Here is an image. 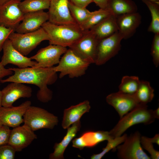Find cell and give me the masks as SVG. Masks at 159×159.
<instances>
[{"mask_svg": "<svg viewBox=\"0 0 159 159\" xmlns=\"http://www.w3.org/2000/svg\"><path fill=\"white\" fill-rule=\"evenodd\" d=\"M53 67L9 68L14 74L0 82L2 83L15 82L35 85L39 88L37 94V99L42 102H47L52 97V92L47 86L54 83L57 79V72Z\"/></svg>", "mask_w": 159, "mask_h": 159, "instance_id": "obj_1", "label": "cell"}, {"mask_svg": "<svg viewBox=\"0 0 159 159\" xmlns=\"http://www.w3.org/2000/svg\"><path fill=\"white\" fill-rule=\"evenodd\" d=\"M47 34L49 44L69 48L80 39L87 31L77 24H56L49 21L42 26Z\"/></svg>", "mask_w": 159, "mask_h": 159, "instance_id": "obj_2", "label": "cell"}, {"mask_svg": "<svg viewBox=\"0 0 159 159\" xmlns=\"http://www.w3.org/2000/svg\"><path fill=\"white\" fill-rule=\"evenodd\" d=\"M153 110L149 109L147 105L140 104L138 106L124 115L109 132L113 138L120 136L128 129L136 124L149 125L155 120Z\"/></svg>", "mask_w": 159, "mask_h": 159, "instance_id": "obj_3", "label": "cell"}, {"mask_svg": "<svg viewBox=\"0 0 159 159\" xmlns=\"http://www.w3.org/2000/svg\"><path fill=\"white\" fill-rule=\"evenodd\" d=\"M58 64L53 66V69L57 72H60L59 77L62 78L67 75L70 78L81 77L85 74L90 64L69 48L63 54Z\"/></svg>", "mask_w": 159, "mask_h": 159, "instance_id": "obj_4", "label": "cell"}, {"mask_svg": "<svg viewBox=\"0 0 159 159\" xmlns=\"http://www.w3.org/2000/svg\"><path fill=\"white\" fill-rule=\"evenodd\" d=\"M9 39L13 46L23 55L26 56L42 42L49 40V37L42 27L38 30L25 33L13 32Z\"/></svg>", "mask_w": 159, "mask_h": 159, "instance_id": "obj_5", "label": "cell"}, {"mask_svg": "<svg viewBox=\"0 0 159 159\" xmlns=\"http://www.w3.org/2000/svg\"><path fill=\"white\" fill-rule=\"evenodd\" d=\"M24 124L34 131L40 129H52L58 122L57 117L42 108L30 106L23 116Z\"/></svg>", "mask_w": 159, "mask_h": 159, "instance_id": "obj_6", "label": "cell"}, {"mask_svg": "<svg viewBox=\"0 0 159 159\" xmlns=\"http://www.w3.org/2000/svg\"><path fill=\"white\" fill-rule=\"evenodd\" d=\"M99 40L90 31L69 48L90 64L95 63Z\"/></svg>", "mask_w": 159, "mask_h": 159, "instance_id": "obj_7", "label": "cell"}, {"mask_svg": "<svg viewBox=\"0 0 159 159\" xmlns=\"http://www.w3.org/2000/svg\"><path fill=\"white\" fill-rule=\"evenodd\" d=\"M141 135L138 131L127 136L123 144L116 148L117 156L121 159H150L140 143Z\"/></svg>", "mask_w": 159, "mask_h": 159, "instance_id": "obj_8", "label": "cell"}, {"mask_svg": "<svg viewBox=\"0 0 159 159\" xmlns=\"http://www.w3.org/2000/svg\"><path fill=\"white\" fill-rule=\"evenodd\" d=\"M122 39V36L118 31L99 41L95 64L99 66L103 64L117 54L120 49Z\"/></svg>", "mask_w": 159, "mask_h": 159, "instance_id": "obj_9", "label": "cell"}, {"mask_svg": "<svg viewBox=\"0 0 159 159\" xmlns=\"http://www.w3.org/2000/svg\"><path fill=\"white\" fill-rule=\"evenodd\" d=\"M67 47L58 45L49 44L39 50L30 58L37 62L35 67H48L58 64L61 56L67 51Z\"/></svg>", "mask_w": 159, "mask_h": 159, "instance_id": "obj_10", "label": "cell"}, {"mask_svg": "<svg viewBox=\"0 0 159 159\" xmlns=\"http://www.w3.org/2000/svg\"><path fill=\"white\" fill-rule=\"evenodd\" d=\"M20 1L21 0H10L0 5V25L15 31L24 14L19 6Z\"/></svg>", "mask_w": 159, "mask_h": 159, "instance_id": "obj_11", "label": "cell"}, {"mask_svg": "<svg viewBox=\"0 0 159 159\" xmlns=\"http://www.w3.org/2000/svg\"><path fill=\"white\" fill-rule=\"evenodd\" d=\"M69 0L50 1L48 13V21L56 24H77L72 16L68 6Z\"/></svg>", "mask_w": 159, "mask_h": 159, "instance_id": "obj_12", "label": "cell"}, {"mask_svg": "<svg viewBox=\"0 0 159 159\" xmlns=\"http://www.w3.org/2000/svg\"><path fill=\"white\" fill-rule=\"evenodd\" d=\"M3 55L0 62L5 66L8 64H12L20 68L34 67L37 62L30 58L25 56L16 49L11 42L7 39L3 47Z\"/></svg>", "mask_w": 159, "mask_h": 159, "instance_id": "obj_13", "label": "cell"}, {"mask_svg": "<svg viewBox=\"0 0 159 159\" xmlns=\"http://www.w3.org/2000/svg\"><path fill=\"white\" fill-rule=\"evenodd\" d=\"M2 106H13L14 102L21 98H29L32 95V88L24 84L11 82L1 90Z\"/></svg>", "mask_w": 159, "mask_h": 159, "instance_id": "obj_14", "label": "cell"}, {"mask_svg": "<svg viewBox=\"0 0 159 159\" xmlns=\"http://www.w3.org/2000/svg\"><path fill=\"white\" fill-rule=\"evenodd\" d=\"M30 101L27 100L16 107H0V122L2 125L14 128L23 122V116L30 106Z\"/></svg>", "mask_w": 159, "mask_h": 159, "instance_id": "obj_15", "label": "cell"}, {"mask_svg": "<svg viewBox=\"0 0 159 159\" xmlns=\"http://www.w3.org/2000/svg\"><path fill=\"white\" fill-rule=\"evenodd\" d=\"M106 100L108 104L115 108L120 118L140 104L134 95L126 94L119 91L109 95L106 97Z\"/></svg>", "mask_w": 159, "mask_h": 159, "instance_id": "obj_16", "label": "cell"}, {"mask_svg": "<svg viewBox=\"0 0 159 159\" xmlns=\"http://www.w3.org/2000/svg\"><path fill=\"white\" fill-rule=\"evenodd\" d=\"M13 128L11 130L8 144L16 152L22 151L37 138L34 131L25 125Z\"/></svg>", "mask_w": 159, "mask_h": 159, "instance_id": "obj_17", "label": "cell"}, {"mask_svg": "<svg viewBox=\"0 0 159 159\" xmlns=\"http://www.w3.org/2000/svg\"><path fill=\"white\" fill-rule=\"evenodd\" d=\"M48 12L43 10L24 14L23 19L15 30L19 33H25L36 31L48 21Z\"/></svg>", "mask_w": 159, "mask_h": 159, "instance_id": "obj_18", "label": "cell"}, {"mask_svg": "<svg viewBox=\"0 0 159 159\" xmlns=\"http://www.w3.org/2000/svg\"><path fill=\"white\" fill-rule=\"evenodd\" d=\"M141 20V16L137 12L117 16L118 32L123 39H127L134 34Z\"/></svg>", "mask_w": 159, "mask_h": 159, "instance_id": "obj_19", "label": "cell"}, {"mask_svg": "<svg viewBox=\"0 0 159 159\" xmlns=\"http://www.w3.org/2000/svg\"><path fill=\"white\" fill-rule=\"evenodd\" d=\"M90 108L89 102L86 100L65 109L62 123L63 128H67L71 125L80 121L82 115L89 112Z\"/></svg>", "mask_w": 159, "mask_h": 159, "instance_id": "obj_20", "label": "cell"}, {"mask_svg": "<svg viewBox=\"0 0 159 159\" xmlns=\"http://www.w3.org/2000/svg\"><path fill=\"white\" fill-rule=\"evenodd\" d=\"M99 40L109 37L118 31L117 16L112 14L89 30Z\"/></svg>", "mask_w": 159, "mask_h": 159, "instance_id": "obj_21", "label": "cell"}, {"mask_svg": "<svg viewBox=\"0 0 159 159\" xmlns=\"http://www.w3.org/2000/svg\"><path fill=\"white\" fill-rule=\"evenodd\" d=\"M81 127L80 120L72 124L71 127L67 128L66 135L59 143H56L54 147V151L49 156L50 159H64V152L71 141L75 136Z\"/></svg>", "mask_w": 159, "mask_h": 159, "instance_id": "obj_22", "label": "cell"}, {"mask_svg": "<svg viewBox=\"0 0 159 159\" xmlns=\"http://www.w3.org/2000/svg\"><path fill=\"white\" fill-rule=\"evenodd\" d=\"M107 8L117 16L137 12L138 8L132 0H108Z\"/></svg>", "mask_w": 159, "mask_h": 159, "instance_id": "obj_23", "label": "cell"}, {"mask_svg": "<svg viewBox=\"0 0 159 159\" xmlns=\"http://www.w3.org/2000/svg\"><path fill=\"white\" fill-rule=\"evenodd\" d=\"M154 92V90L149 82L140 80L137 90L134 95L140 104L146 105L153 100Z\"/></svg>", "mask_w": 159, "mask_h": 159, "instance_id": "obj_24", "label": "cell"}, {"mask_svg": "<svg viewBox=\"0 0 159 159\" xmlns=\"http://www.w3.org/2000/svg\"><path fill=\"white\" fill-rule=\"evenodd\" d=\"M112 14H113L111 11L108 8L100 9L92 12L87 19L80 26L83 31H89L92 27Z\"/></svg>", "mask_w": 159, "mask_h": 159, "instance_id": "obj_25", "label": "cell"}, {"mask_svg": "<svg viewBox=\"0 0 159 159\" xmlns=\"http://www.w3.org/2000/svg\"><path fill=\"white\" fill-rule=\"evenodd\" d=\"M86 147H92L100 143L112 138L109 132L103 131H89L84 133L81 136Z\"/></svg>", "mask_w": 159, "mask_h": 159, "instance_id": "obj_26", "label": "cell"}, {"mask_svg": "<svg viewBox=\"0 0 159 159\" xmlns=\"http://www.w3.org/2000/svg\"><path fill=\"white\" fill-rule=\"evenodd\" d=\"M50 1L49 0H24L20 1L19 7L24 14L48 9Z\"/></svg>", "mask_w": 159, "mask_h": 159, "instance_id": "obj_27", "label": "cell"}, {"mask_svg": "<svg viewBox=\"0 0 159 159\" xmlns=\"http://www.w3.org/2000/svg\"><path fill=\"white\" fill-rule=\"evenodd\" d=\"M140 82V80L137 76H124L122 77L119 86V92L134 95L137 90Z\"/></svg>", "mask_w": 159, "mask_h": 159, "instance_id": "obj_28", "label": "cell"}, {"mask_svg": "<svg viewBox=\"0 0 159 159\" xmlns=\"http://www.w3.org/2000/svg\"><path fill=\"white\" fill-rule=\"evenodd\" d=\"M150 11L151 21L148 29L149 32L159 34V3L154 2L148 0H142Z\"/></svg>", "mask_w": 159, "mask_h": 159, "instance_id": "obj_29", "label": "cell"}, {"mask_svg": "<svg viewBox=\"0 0 159 159\" xmlns=\"http://www.w3.org/2000/svg\"><path fill=\"white\" fill-rule=\"evenodd\" d=\"M68 6L72 16L80 26L85 21L92 12L86 8H80L75 6L69 0Z\"/></svg>", "mask_w": 159, "mask_h": 159, "instance_id": "obj_30", "label": "cell"}, {"mask_svg": "<svg viewBox=\"0 0 159 159\" xmlns=\"http://www.w3.org/2000/svg\"><path fill=\"white\" fill-rule=\"evenodd\" d=\"M127 135L125 134L122 136L111 138L107 141V143L106 147L102 149V151L100 153L94 154L91 157L92 159H100L111 150L116 148L117 147L125 140Z\"/></svg>", "mask_w": 159, "mask_h": 159, "instance_id": "obj_31", "label": "cell"}, {"mask_svg": "<svg viewBox=\"0 0 159 159\" xmlns=\"http://www.w3.org/2000/svg\"><path fill=\"white\" fill-rule=\"evenodd\" d=\"M140 143L142 148L147 151L150 154V158H159V152L154 148L153 143L149 140L148 137L144 136H141Z\"/></svg>", "mask_w": 159, "mask_h": 159, "instance_id": "obj_32", "label": "cell"}, {"mask_svg": "<svg viewBox=\"0 0 159 159\" xmlns=\"http://www.w3.org/2000/svg\"><path fill=\"white\" fill-rule=\"evenodd\" d=\"M151 55L153 61L156 67L159 64V34H155L151 48Z\"/></svg>", "mask_w": 159, "mask_h": 159, "instance_id": "obj_33", "label": "cell"}, {"mask_svg": "<svg viewBox=\"0 0 159 159\" xmlns=\"http://www.w3.org/2000/svg\"><path fill=\"white\" fill-rule=\"evenodd\" d=\"M16 151L11 145L0 146V159H14Z\"/></svg>", "mask_w": 159, "mask_h": 159, "instance_id": "obj_34", "label": "cell"}, {"mask_svg": "<svg viewBox=\"0 0 159 159\" xmlns=\"http://www.w3.org/2000/svg\"><path fill=\"white\" fill-rule=\"evenodd\" d=\"M13 32H15L14 29L0 25V53L2 50L5 42L9 39L10 34Z\"/></svg>", "mask_w": 159, "mask_h": 159, "instance_id": "obj_35", "label": "cell"}, {"mask_svg": "<svg viewBox=\"0 0 159 159\" xmlns=\"http://www.w3.org/2000/svg\"><path fill=\"white\" fill-rule=\"evenodd\" d=\"M11 130L7 125L0 126V146L8 144Z\"/></svg>", "mask_w": 159, "mask_h": 159, "instance_id": "obj_36", "label": "cell"}, {"mask_svg": "<svg viewBox=\"0 0 159 159\" xmlns=\"http://www.w3.org/2000/svg\"><path fill=\"white\" fill-rule=\"evenodd\" d=\"M72 146L82 150L86 147L85 144L81 136L74 138L72 141Z\"/></svg>", "mask_w": 159, "mask_h": 159, "instance_id": "obj_37", "label": "cell"}, {"mask_svg": "<svg viewBox=\"0 0 159 159\" xmlns=\"http://www.w3.org/2000/svg\"><path fill=\"white\" fill-rule=\"evenodd\" d=\"M70 1L75 6L82 8H86L93 2L92 0H70Z\"/></svg>", "mask_w": 159, "mask_h": 159, "instance_id": "obj_38", "label": "cell"}, {"mask_svg": "<svg viewBox=\"0 0 159 159\" xmlns=\"http://www.w3.org/2000/svg\"><path fill=\"white\" fill-rule=\"evenodd\" d=\"M13 73V71L9 68H5L0 62V80L5 77L11 75Z\"/></svg>", "mask_w": 159, "mask_h": 159, "instance_id": "obj_39", "label": "cell"}, {"mask_svg": "<svg viewBox=\"0 0 159 159\" xmlns=\"http://www.w3.org/2000/svg\"><path fill=\"white\" fill-rule=\"evenodd\" d=\"M100 9H105L107 8L108 0H92Z\"/></svg>", "mask_w": 159, "mask_h": 159, "instance_id": "obj_40", "label": "cell"}, {"mask_svg": "<svg viewBox=\"0 0 159 159\" xmlns=\"http://www.w3.org/2000/svg\"><path fill=\"white\" fill-rule=\"evenodd\" d=\"M148 139L152 143H155L159 145V134H157L153 137L150 138H148Z\"/></svg>", "mask_w": 159, "mask_h": 159, "instance_id": "obj_41", "label": "cell"}, {"mask_svg": "<svg viewBox=\"0 0 159 159\" xmlns=\"http://www.w3.org/2000/svg\"><path fill=\"white\" fill-rule=\"evenodd\" d=\"M154 116L155 119L159 118V108L158 107L156 110H153Z\"/></svg>", "mask_w": 159, "mask_h": 159, "instance_id": "obj_42", "label": "cell"}, {"mask_svg": "<svg viewBox=\"0 0 159 159\" xmlns=\"http://www.w3.org/2000/svg\"><path fill=\"white\" fill-rule=\"evenodd\" d=\"M10 0H0V5H2Z\"/></svg>", "mask_w": 159, "mask_h": 159, "instance_id": "obj_43", "label": "cell"}, {"mask_svg": "<svg viewBox=\"0 0 159 159\" xmlns=\"http://www.w3.org/2000/svg\"><path fill=\"white\" fill-rule=\"evenodd\" d=\"M1 101H2L1 92V90L0 89V107L2 106Z\"/></svg>", "mask_w": 159, "mask_h": 159, "instance_id": "obj_44", "label": "cell"}, {"mask_svg": "<svg viewBox=\"0 0 159 159\" xmlns=\"http://www.w3.org/2000/svg\"><path fill=\"white\" fill-rule=\"evenodd\" d=\"M150 1L156 3H159V0H148Z\"/></svg>", "mask_w": 159, "mask_h": 159, "instance_id": "obj_45", "label": "cell"}, {"mask_svg": "<svg viewBox=\"0 0 159 159\" xmlns=\"http://www.w3.org/2000/svg\"><path fill=\"white\" fill-rule=\"evenodd\" d=\"M2 125V124H1V122H0V126L1 125Z\"/></svg>", "mask_w": 159, "mask_h": 159, "instance_id": "obj_46", "label": "cell"}, {"mask_svg": "<svg viewBox=\"0 0 159 159\" xmlns=\"http://www.w3.org/2000/svg\"><path fill=\"white\" fill-rule=\"evenodd\" d=\"M49 0L50 1H52V0Z\"/></svg>", "mask_w": 159, "mask_h": 159, "instance_id": "obj_47", "label": "cell"}]
</instances>
